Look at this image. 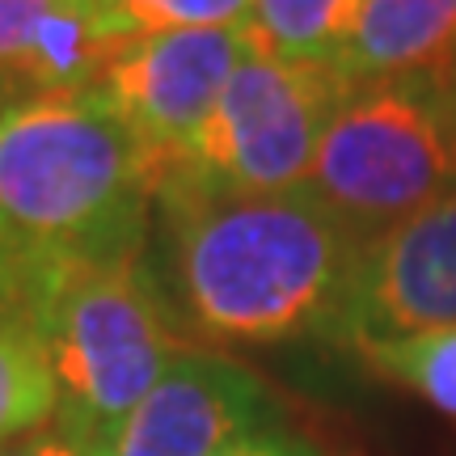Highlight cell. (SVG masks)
<instances>
[{
  "label": "cell",
  "instance_id": "cell-7",
  "mask_svg": "<svg viewBox=\"0 0 456 456\" xmlns=\"http://www.w3.org/2000/svg\"><path fill=\"white\" fill-rule=\"evenodd\" d=\"M456 326V186L423 212L363 241L334 342L397 338Z\"/></svg>",
  "mask_w": 456,
  "mask_h": 456
},
{
  "label": "cell",
  "instance_id": "cell-1",
  "mask_svg": "<svg viewBox=\"0 0 456 456\" xmlns=\"http://www.w3.org/2000/svg\"><path fill=\"white\" fill-rule=\"evenodd\" d=\"M152 203L157 165L98 89L9 102L0 110V322L34 330L77 275L148 254Z\"/></svg>",
  "mask_w": 456,
  "mask_h": 456
},
{
  "label": "cell",
  "instance_id": "cell-5",
  "mask_svg": "<svg viewBox=\"0 0 456 456\" xmlns=\"http://www.w3.org/2000/svg\"><path fill=\"white\" fill-rule=\"evenodd\" d=\"M351 85L334 64H296L254 51L224 94L199 140L169 165L157 191L195 195H288L305 191L317 144Z\"/></svg>",
  "mask_w": 456,
  "mask_h": 456
},
{
  "label": "cell",
  "instance_id": "cell-4",
  "mask_svg": "<svg viewBox=\"0 0 456 456\" xmlns=\"http://www.w3.org/2000/svg\"><path fill=\"white\" fill-rule=\"evenodd\" d=\"M456 186V77L351 89L305 182L359 241L423 212Z\"/></svg>",
  "mask_w": 456,
  "mask_h": 456
},
{
  "label": "cell",
  "instance_id": "cell-8",
  "mask_svg": "<svg viewBox=\"0 0 456 456\" xmlns=\"http://www.w3.org/2000/svg\"><path fill=\"white\" fill-rule=\"evenodd\" d=\"M279 423V397L258 372L220 351L186 346L127 414L106 456H216Z\"/></svg>",
  "mask_w": 456,
  "mask_h": 456
},
{
  "label": "cell",
  "instance_id": "cell-3",
  "mask_svg": "<svg viewBox=\"0 0 456 456\" xmlns=\"http://www.w3.org/2000/svg\"><path fill=\"white\" fill-rule=\"evenodd\" d=\"M34 330L60 389L55 431L81 456H106L127 414L191 346L148 254L77 275Z\"/></svg>",
  "mask_w": 456,
  "mask_h": 456
},
{
  "label": "cell",
  "instance_id": "cell-6",
  "mask_svg": "<svg viewBox=\"0 0 456 456\" xmlns=\"http://www.w3.org/2000/svg\"><path fill=\"white\" fill-rule=\"evenodd\" d=\"M254 51L249 30L131 34L94 89L148 148L161 182L191 152L224 85Z\"/></svg>",
  "mask_w": 456,
  "mask_h": 456
},
{
  "label": "cell",
  "instance_id": "cell-12",
  "mask_svg": "<svg viewBox=\"0 0 456 456\" xmlns=\"http://www.w3.org/2000/svg\"><path fill=\"white\" fill-rule=\"evenodd\" d=\"M359 0H254L249 38L262 55L296 64H334Z\"/></svg>",
  "mask_w": 456,
  "mask_h": 456
},
{
  "label": "cell",
  "instance_id": "cell-13",
  "mask_svg": "<svg viewBox=\"0 0 456 456\" xmlns=\"http://www.w3.org/2000/svg\"><path fill=\"white\" fill-rule=\"evenodd\" d=\"M60 389L51 355L30 326L0 322V444L55 423Z\"/></svg>",
  "mask_w": 456,
  "mask_h": 456
},
{
  "label": "cell",
  "instance_id": "cell-16",
  "mask_svg": "<svg viewBox=\"0 0 456 456\" xmlns=\"http://www.w3.org/2000/svg\"><path fill=\"white\" fill-rule=\"evenodd\" d=\"M0 456H81V452L60 431H30V436L0 444Z\"/></svg>",
  "mask_w": 456,
  "mask_h": 456
},
{
  "label": "cell",
  "instance_id": "cell-10",
  "mask_svg": "<svg viewBox=\"0 0 456 456\" xmlns=\"http://www.w3.org/2000/svg\"><path fill=\"white\" fill-rule=\"evenodd\" d=\"M334 68L351 89L456 77V0H359Z\"/></svg>",
  "mask_w": 456,
  "mask_h": 456
},
{
  "label": "cell",
  "instance_id": "cell-15",
  "mask_svg": "<svg viewBox=\"0 0 456 456\" xmlns=\"http://www.w3.org/2000/svg\"><path fill=\"white\" fill-rule=\"evenodd\" d=\"M216 456H322V448L309 436L288 431V427L279 423V427H266V431H254V436H245L237 444H228Z\"/></svg>",
  "mask_w": 456,
  "mask_h": 456
},
{
  "label": "cell",
  "instance_id": "cell-14",
  "mask_svg": "<svg viewBox=\"0 0 456 456\" xmlns=\"http://www.w3.org/2000/svg\"><path fill=\"white\" fill-rule=\"evenodd\" d=\"M127 34L249 30L254 0H98Z\"/></svg>",
  "mask_w": 456,
  "mask_h": 456
},
{
  "label": "cell",
  "instance_id": "cell-9",
  "mask_svg": "<svg viewBox=\"0 0 456 456\" xmlns=\"http://www.w3.org/2000/svg\"><path fill=\"white\" fill-rule=\"evenodd\" d=\"M127 38L98 0H0V77L21 98L94 89Z\"/></svg>",
  "mask_w": 456,
  "mask_h": 456
},
{
  "label": "cell",
  "instance_id": "cell-11",
  "mask_svg": "<svg viewBox=\"0 0 456 456\" xmlns=\"http://www.w3.org/2000/svg\"><path fill=\"white\" fill-rule=\"evenodd\" d=\"M355 359L393 389L456 419V326L397 334V338H368L351 346Z\"/></svg>",
  "mask_w": 456,
  "mask_h": 456
},
{
  "label": "cell",
  "instance_id": "cell-17",
  "mask_svg": "<svg viewBox=\"0 0 456 456\" xmlns=\"http://www.w3.org/2000/svg\"><path fill=\"white\" fill-rule=\"evenodd\" d=\"M17 98H21V94H17L13 85H9V81H4V77H0V110H4L9 102H17Z\"/></svg>",
  "mask_w": 456,
  "mask_h": 456
},
{
  "label": "cell",
  "instance_id": "cell-2",
  "mask_svg": "<svg viewBox=\"0 0 456 456\" xmlns=\"http://www.w3.org/2000/svg\"><path fill=\"white\" fill-rule=\"evenodd\" d=\"M148 254L191 342L283 346L334 342L359 241L309 195L157 191Z\"/></svg>",
  "mask_w": 456,
  "mask_h": 456
}]
</instances>
